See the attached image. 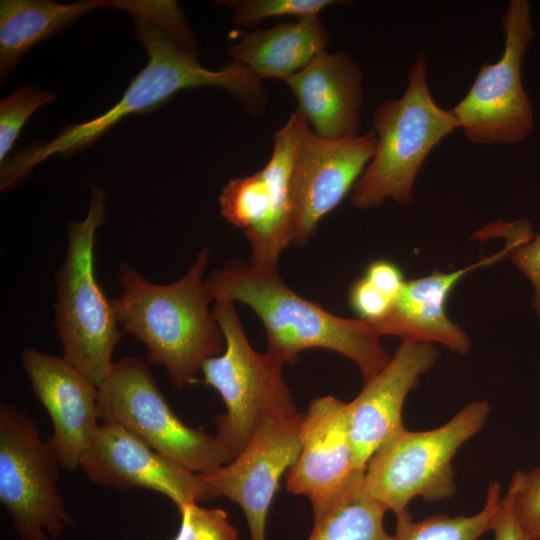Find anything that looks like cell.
Segmentation results:
<instances>
[{"instance_id": "6da1fadb", "label": "cell", "mask_w": 540, "mask_h": 540, "mask_svg": "<svg viewBox=\"0 0 540 540\" xmlns=\"http://www.w3.org/2000/svg\"><path fill=\"white\" fill-rule=\"evenodd\" d=\"M112 8L132 17L134 35L146 50L147 64L109 110L89 121L64 126L52 140L32 142L1 162L3 191L19 185L33 167L48 158L75 155L124 118L154 111L183 89H224L254 116L266 108L268 96L261 80L244 66L231 61L219 70H210L199 63L196 37L175 1L112 0Z\"/></svg>"}, {"instance_id": "3957f363", "label": "cell", "mask_w": 540, "mask_h": 540, "mask_svg": "<svg viewBox=\"0 0 540 540\" xmlns=\"http://www.w3.org/2000/svg\"><path fill=\"white\" fill-rule=\"evenodd\" d=\"M209 249L198 253L176 282L156 284L128 263L119 266L122 295L110 300L115 317L147 349V361L162 365L178 389L191 383L203 363L223 353L225 338L204 287Z\"/></svg>"}, {"instance_id": "d6986e66", "label": "cell", "mask_w": 540, "mask_h": 540, "mask_svg": "<svg viewBox=\"0 0 540 540\" xmlns=\"http://www.w3.org/2000/svg\"><path fill=\"white\" fill-rule=\"evenodd\" d=\"M284 82L316 135L328 139L359 135L363 79L348 54L324 51Z\"/></svg>"}, {"instance_id": "e0dca14e", "label": "cell", "mask_w": 540, "mask_h": 540, "mask_svg": "<svg viewBox=\"0 0 540 540\" xmlns=\"http://www.w3.org/2000/svg\"><path fill=\"white\" fill-rule=\"evenodd\" d=\"M21 363L53 423L47 442L61 466L76 468L99 426L98 387L64 357L26 348Z\"/></svg>"}, {"instance_id": "cb8c5ba5", "label": "cell", "mask_w": 540, "mask_h": 540, "mask_svg": "<svg viewBox=\"0 0 540 540\" xmlns=\"http://www.w3.org/2000/svg\"><path fill=\"white\" fill-rule=\"evenodd\" d=\"M56 94L32 84L21 86L0 101V163L18 139L31 115L46 104L53 103Z\"/></svg>"}, {"instance_id": "ba28073f", "label": "cell", "mask_w": 540, "mask_h": 540, "mask_svg": "<svg viewBox=\"0 0 540 540\" xmlns=\"http://www.w3.org/2000/svg\"><path fill=\"white\" fill-rule=\"evenodd\" d=\"M97 415L196 474L233 460L216 437L188 427L172 412L148 365L137 357L114 362L98 388Z\"/></svg>"}, {"instance_id": "4fadbf2b", "label": "cell", "mask_w": 540, "mask_h": 540, "mask_svg": "<svg viewBox=\"0 0 540 540\" xmlns=\"http://www.w3.org/2000/svg\"><path fill=\"white\" fill-rule=\"evenodd\" d=\"M376 134L328 139L309 128L299 147L293 178L290 243L305 246L321 220L346 197L373 158Z\"/></svg>"}, {"instance_id": "7c38bea8", "label": "cell", "mask_w": 540, "mask_h": 540, "mask_svg": "<svg viewBox=\"0 0 540 540\" xmlns=\"http://www.w3.org/2000/svg\"><path fill=\"white\" fill-rule=\"evenodd\" d=\"M301 419L302 414L265 417L231 462L198 474L205 500L223 496L241 507L251 540H266V520L280 478L300 455Z\"/></svg>"}, {"instance_id": "83f0119b", "label": "cell", "mask_w": 540, "mask_h": 540, "mask_svg": "<svg viewBox=\"0 0 540 540\" xmlns=\"http://www.w3.org/2000/svg\"><path fill=\"white\" fill-rule=\"evenodd\" d=\"M348 301L358 319L368 323L382 319L393 303L392 299L377 290L363 276L350 284Z\"/></svg>"}, {"instance_id": "d4e9b609", "label": "cell", "mask_w": 540, "mask_h": 540, "mask_svg": "<svg viewBox=\"0 0 540 540\" xmlns=\"http://www.w3.org/2000/svg\"><path fill=\"white\" fill-rule=\"evenodd\" d=\"M233 12L232 21L245 28L257 27L272 17L292 16L295 19L318 16L320 11L335 3V0H234L219 1Z\"/></svg>"}, {"instance_id": "2e32d148", "label": "cell", "mask_w": 540, "mask_h": 540, "mask_svg": "<svg viewBox=\"0 0 540 540\" xmlns=\"http://www.w3.org/2000/svg\"><path fill=\"white\" fill-rule=\"evenodd\" d=\"M437 358L432 343L402 341L387 365L349 402L350 438L357 470L365 472L375 451L404 427V401Z\"/></svg>"}, {"instance_id": "8fae6325", "label": "cell", "mask_w": 540, "mask_h": 540, "mask_svg": "<svg viewBox=\"0 0 540 540\" xmlns=\"http://www.w3.org/2000/svg\"><path fill=\"white\" fill-rule=\"evenodd\" d=\"M60 461L43 442L35 421L7 403L0 405V502L21 540L57 537L73 523L56 482Z\"/></svg>"}, {"instance_id": "ac0fdd59", "label": "cell", "mask_w": 540, "mask_h": 540, "mask_svg": "<svg viewBox=\"0 0 540 540\" xmlns=\"http://www.w3.org/2000/svg\"><path fill=\"white\" fill-rule=\"evenodd\" d=\"M503 237L507 240L503 250L474 264L452 272L435 269L427 276L406 280L388 313L370 324L380 337L392 335L402 341L439 343L459 355H466L470 350V339L458 324L449 319L446 303L453 288L465 275L509 256L518 243L527 239L520 232H507Z\"/></svg>"}, {"instance_id": "8992f818", "label": "cell", "mask_w": 540, "mask_h": 540, "mask_svg": "<svg viewBox=\"0 0 540 540\" xmlns=\"http://www.w3.org/2000/svg\"><path fill=\"white\" fill-rule=\"evenodd\" d=\"M489 413V403L476 400L435 429L401 428L369 459L363 477L365 491L396 517L409 512L408 505L416 497L435 502L453 496L452 459L480 432Z\"/></svg>"}, {"instance_id": "277c9868", "label": "cell", "mask_w": 540, "mask_h": 540, "mask_svg": "<svg viewBox=\"0 0 540 540\" xmlns=\"http://www.w3.org/2000/svg\"><path fill=\"white\" fill-rule=\"evenodd\" d=\"M427 76L426 59L420 52L408 73L403 95L376 107L372 120L376 148L352 189L355 208H375L389 198L399 205H410L416 177L426 158L459 129L452 111L433 99Z\"/></svg>"}, {"instance_id": "44dd1931", "label": "cell", "mask_w": 540, "mask_h": 540, "mask_svg": "<svg viewBox=\"0 0 540 540\" xmlns=\"http://www.w3.org/2000/svg\"><path fill=\"white\" fill-rule=\"evenodd\" d=\"M112 0L0 1V82L3 83L23 56L37 44L72 26L84 14L111 7Z\"/></svg>"}, {"instance_id": "5b68a950", "label": "cell", "mask_w": 540, "mask_h": 540, "mask_svg": "<svg viewBox=\"0 0 540 540\" xmlns=\"http://www.w3.org/2000/svg\"><path fill=\"white\" fill-rule=\"evenodd\" d=\"M106 204L105 191L91 184L86 217L67 223V250L55 275V320L64 358L98 388L113 367L112 353L124 334L95 276V234L106 220Z\"/></svg>"}, {"instance_id": "f546056e", "label": "cell", "mask_w": 540, "mask_h": 540, "mask_svg": "<svg viewBox=\"0 0 540 540\" xmlns=\"http://www.w3.org/2000/svg\"><path fill=\"white\" fill-rule=\"evenodd\" d=\"M363 277L393 301L406 282L401 268L393 261L386 259H377L370 262Z\"/></svg>"}, {"instance_id": "9c48e42d", "label": "cell", "mask_w": 540, "mask_h": 540, "mask_svg": "<svg viewBox=\"0 0 540 540\" xmlns=\"http://www.w3.org/2000/svg\"><path fill=\"white\" fill-rule=\"evenodd\" d=\"M310 128L295 110L273 134L267 164L256 173L230 179L218 197L221 215L243 229L251 248L250 264L278 269L283 250L290 243L292 190L301 141Z\"/></svg>"}, {"instance_id": "4dcf8cb0", "label": "cell", "mask_w": 540, "mask_h": 540, "mask_svg": "<svg viewBox=\"0 0 540 540\" xmlns=\"http://www.w3.org/2000/svg\"><path fill=\"white\" fill-rule=\"evenodd\" d=\"M491 531L494 532V540H524L516 520L512 492L509 488L501 498Z\"/></svg>"}, {"instance_id": "5bb4252c", "label": "cell", "mask_w": 540, "mask_h": 540, "mask_svg": "<svg viewBox=\"0 0 540 540\" xmlns=\"http://www.w3.org/2000/svg\"><path fill=\"white\" fill-rule=\"evenodd\" d=\"M300 444L286 487L307 497L316 517L364 475L354 465L349 403L333 396L314 398L302 414Z\"/></svg>"}, {"instance_id": "484cf974", "label": "cell", "mask_w": 540, "mask_h": 540, "mask_svg": "<svg viewBox=\"0 0 540 540\" xmlns=\"http://www.w3.org/2000/svg\"><path fill=\"white\" fill-rule=\"evenodd\" d=\"M179 511L181 524L174 540H240L237 528L223 509L190 503Z\"/></svg>"}, {"instance_id": "7a4b0ae2", "label": "cell", "mask_w": 540, "mask_h": 540, "mask_svg": "<svg viewBox=\"0 0 540 540\" xmlns=\"http://www.w3.org/2000/svg\"><path fill=\"white\" fill-rule=\"evenodd\" d=\"M210 299L225 297L250 307L267 337L266 353L278 364L294 365L310 348L335 351L352 360L366 383L389 362L374 327L360 319L336 316L292 290L278 269L232 259L204 280Z\"/></svg>"}, {"instance_id": "30bf717a", "label": "cell", "mask_w": 540, "mask_h": 540, "mask_svg": "<svg viewBox=\"0 0 540 540\" xmlns=\"http://www.w3.org/2000/svg\"><path fill=\"white\" fill-rule=\"evenodd\" d=\"M501 24L502 56L481 66L466 95L451 109L459 129L476 145L519 143L534 126L532 105L522 83L523 58L534 37L530 3L510 1Z\"/></svg>"}, {"instance_id": "9a60e30c", "label": "cell", "mask_w": 540, "mask_h": 540, "mask_svg": "<svg viewBox=\"0 0 540 540\" xmlns=\"http://www.w3.org/2000/svg\"><path fill=\"white\" fill-rule=\"evenodd\" d=\"M79 466L96 484L158 491L179 509L205 500L198 474L154 451L116 423L99 424Z\"/></svg>"}, {"instance_id": "603a6c76", "label": "cell", "mask_w": 540, "mask_h": 540, "mask_svg": "<svg viewBox=\"0 0 540 540\" xmlns=\"http://www.w3.org/2000/svg\"><path fill=\"white\" fill-rule=\"evenodd\" d=\"M501 501V486L493 480L488 486L484 507L472 516L436 515L412 521L409 512L397 517L393 540H478L491 531Z\"/></svg>"}, {"instance_id": "f1b7e54d", "label": "cell", "mask_w": 540, "mask_h": 540, "mask_svg": "<svg viewBox=\"0 0 540 540\" xmlns=\"http://www.w3.org/2000/svg\"><path fill=\"white\" fill-rule=\"evenodd\" d=\"M511 262L533 287L532 306L540 318V234L518 243L509 253Z\"/></svg>"}, {"instance_id": "52a82bcc", "label": "cell", "mask_w": 540, "mask_h": 540, "mask_svg": "<svg viewBox=\"0 0 540 540\" xmlns=\"http://www.w3.org/2000/svg\"><path fill=\"white\" fill-rule=\"evenodd\" d=\"M212 313L224 338L222 354L201 368L205 384L221 396L226 412L216 417V438L233 459L265 417L293 418L298 413L280 364L250 345L235 309L225 297L213 300Z\"/></svg>"}, {"instance_id": "ffe728a7", "label": "cell", "mask_w": 540, "mask_h": 540, "mask_svg": "<svg viewBox=\"0 0 540 540\" xmlns=\"http://www.w3.org/2000/svg\"><path fill=\"white\" fill-rule=\"evenodd\" d=\"M328 41L329 34L319 16H310L244 32L227 51L231 61L259 80L284 81L326 51Z\"/></svg>"}, {"instance_id": "4316f807", "label": "cell", "mask_w": 540, "mask_h": 540, "mask_svg": "<svg viewBox=\"0 0 540 540\" xmlns=\"http://www.w3.org/2000/svg\"><path fill=\"white\" fill-rule=\"evenodd\" d=\"M508 488L524 540H540V466L529 472L516 471Z\"/></svg>"}, {"instance_id": "7402d4cb", "label": "cell", "mask_w": 540, "mask_h": 540, "mask_svg": "<svg viewBox=\"0 0 540 540\" xmlns=\"http://www.w3.org/2000/svg\"><path fill=\"white\" fill-rule=\"evenodd\" d=\"M363 477L314 517L307 540H393L383 524L387 510L365 491Z\"/></svg>"}]
</instances>
